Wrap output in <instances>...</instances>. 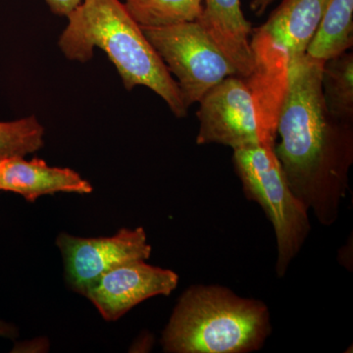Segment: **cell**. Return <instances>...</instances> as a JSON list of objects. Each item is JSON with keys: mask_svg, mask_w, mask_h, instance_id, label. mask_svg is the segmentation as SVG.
<instances>
[{"mask_svg": "<svg viewBox=\"0 0 353 353\" xmlns=\"http://www.w3.org/2000/svg\"><path fill=\"white\" fill-rule=\"evenodd\" d=\"M67 18L68 26L58 41L65 57L85 63L94 57V48H101L126 90L145 85L166 102L176 117L187 116L189 108L178 83L123 2L83 0Z\"/></svg>", "mask_w": 353, "mask_h": 353, "instance_id": "2", "label": "cell"}, {"mask_svg": "<svg viewBox=\"0 0 353 353\" xmlns=\"http://www.w3.org/2000/svg\"><path fill=\"white\" fill-rule=\"evenodd\" d=\"M92 190L76 171L48 166L39 158L28 161L23 157H4L0 163V190L20 194L29 202L57 192L88 194Z\"/></svg>", "mask_w": 353, "mask_h": 353, "instance_id": "10", "label": "cell"}, {"mask_svg": "<svg viewBox=\"0 0 353 353\" xmlns=\"http://www.w3.org/2000/svg\"><path fill=\"white\" fill-rule=\"evenodd\" d=\"M43 127L36 116L0 122V158L23 157L43 146Z\"/></svg>", "mask_w": 353, "mask_h": 353, "instance_id": "16", "label": "cell"}, {"mask_svg": "<svg viewBox=\"0 0 353 353\" xmlns=\"http://www.w3.org/2000/svg\"><path fill=\"white\" fill-rule=\"evenodd\" d=\"M276 0H252L250 4V11L256 16L263 15L265 11Z\"/></svg>", "mask_w": 353, "mask_h": 353, "instance_id": "18", "label": "cell"}, {"mask_svg": "<svg viewBox=\"0 0 353 353\" xmlns=\"http://www.w3.org/2000/svg\"><path fill=\"white\" fill-rule=\"evenodd\" d=\"M323 65L307 54L290 62L274 152L296 199L322 226L331 227L350 190L353 127L325 104Z\"/></svg>", "mask_w": 353, "mask_h": 353, "instance_id": "1", "label": "cell"}, {"mask_svg": "<svg viewBox=\"0 0 353 353\" xmlns=\"http://www.w3.org/2000/svg\"><path fill=\"white\" fill-rule=\"evenodd\" d=\"M323 99L336 119L353 123V54L347 51L323 65Z\"/></svg>", "mask_w": 353, "mask_h": 353, "instance_id": "14", "label": "cell"}, {"mask_svg": "<svg viewBox=\"0 0 353 353\" xmlns=\"http://www.w3.org/2000/svg\"><path fill=\"white\" fill-rule=\"evenodd\" d=\"M1 159H2V158H0V163H1Z\"/></svg>", "mask_w": 353, "mask_h": 353, "instance_id": "20", "label": "cell"}, {"mask_svg": "<svg viewBox=\"0 0 353 353\" xmlns=\"http://www.w3.org/2000/svg\"><path fill=\"white\" fill-rule=\"evenodd\" d=\"M179 284V276L138 260L104 274L87 296L106 321H116L146 299L168 296Z\"/></svg>", "mask_w": 353, "mask_h": 353, "instance_id": "8", "label": "cell"}, {"mask_svg": "<svg viewBox=\"0 0 353 353\" xmlns=\"http://www.w3.org/2000/svg\"><path fill=\"white\" fill-rule=\"evenodd\" d=\"M236 69L245 78L253 69L250 39L252 25L246 20L241 0H204L196 20Z\"/></svg>", "mask_w": 353, "mask_h": 353, "instance_id": "11", "label": "cell"}, {"mask_svg": "<svg viewBox=\"0 0 353 353\" xmlns=\"http://www.w3.org/2000/svg\"><path fill=\"white\" fill-rule=\"evenodd\" d=\"M141 29L171 75L178 80L188 108L227 77L238 75L197 21Z\"/></svg>", "mask_w": 353, "mask_h": 353, "instance_id": "5", "label": "cell"}, {"mask_svg": "<svg viewBox=\"0 0 353 353\" xmlns=\"http://www.w3.org/2000/svg\"><path fill=\"white\" fill-rule=\"evenodd\" d=\"M51 12L59 16H68L74 9L77 8L83 0H44Z\"/></svg>", "mask_w": 353, "mask_h": 353, "instance_id": "17", "label": "cell"}, {"mask_svg": "<svg viewBox=\"0 0 353 353\" xmlns=\"http://www.w3.org/2000/svg\"><path fill=\"white\" fill-rule=\"evenodd\" d=\"M250 46L253 69L243 79L254 99L265 145L274 146L279 115L289 87L290 57L260 27L252 30Z\"/></svg>", "mask_w": 353, "mask_h": 353, "instance_id": "9", "label": "cell"}, {"mask_svg": "<svg viewBox=\"0 0 353 353\" xmlns=\"http://www.w3.org/2000/svg\"><path fill=\"white\" fill-rule=\"evenodd\" d=\"M18 336V330L13 325L8 324L3 321H0V336L14 339Z\"/></svg>", "mask_w": 353, "mask_h": 353, "instance_id": "19", "label": "cell"}, {"mask_svg": "<svg viewBox=\"0 0 353 353\" xmlns=\"http://www.w3.org/2000/svg\"><path fill=\"white\" fill-rule=\"evenodd\" d=\"M353 44V0H328L306 54L327 61L347 52Z\"/></svg>", "mask_w": 353, "mask_h": 353, "instance_id": "13", "label": "cell"}, {"mask_svg": "<svg viewBox=\"0 0 353 353\" xmlns=\"http://www.w3.org/2000/svg\"><path fill=\"white\" fill-rule=\"evenodd\" d=\"M274 146L233 150V164L246 199L259 204L273 226L277 243L275 271L282 279L307 240L311 223L310 213L290 190Z\"/></svg>", "mask_w": 353, "mask_h": 353, "instance_id": "4", "label": "cell"}, {"mask_svg": "<svg viewBox=\"0 0 353 353\" xmlns=\"http://www.w3.org/2000/svg\"><path fill=\"white\" fill-rule=\"evenodd\" d=\"M272 334L263 301L223 285H190L179 299L161 343L168 353H250Z\"/></svg>", "mask_w": 353, "mask_h": 353, "instance_id": "3", "label": "cell"}, {"mask_svg": "<svg viewBox=\"0 0 353 353\" xmlns=\"http://www.w3.org/2000/svg\"><path fill=\"white\" fill-rule=\"evenodd\" d=\"M199 145H221L233 150L265 145L256 106L245 79L227 77L199 101Z\"/></svg>", "mask_w": 353, "mask_h": 353, "instance_id": "6", "label": "cell"}, {"mask_svg": "<svg viewBox=\"0 0 353 353\" xmlns=\"http://www.w3.org/2000/svg\"><path fill=\"white\" fill-rule=\"evenodd\" d=\"M328 0H283L260 26L289 54L290 62L306 54Z\"/></svg>", "mask_w": 353, "mask_h": 353, "instance_id": "12", "label": "cell"}, {"mask_svg": "<svg viewBox=\"0 0 353 353\" xmlns=\"http://www.w3.org/2000/svg\"><path fill=\"white\" fill-rule=\"evenodd\" d=\"M57 245L63 257L67 284L85 296L104 274L129 262L146 261L152 254V245L141 227L121 229L112 236L102 238H78L62 233Z\"/></svg>", "mask_w": 353, "mask_h": 353, "instance_id": "7", "label": "cell"}, {"mask_svg": "<svg viewBox=\"0 0 353 353\" xmlns=\"http://www.w3.org/2000/svg\"><path fill=\"white\" fill-rule=\"evenodd\" d=\"M204 0H124L132 19L141 28L166 27L199 19Z\"/></svg>", "mask_w": 353, "mask_h": 353, "instance_id": "15", "label": "cell"}]
</instances>
